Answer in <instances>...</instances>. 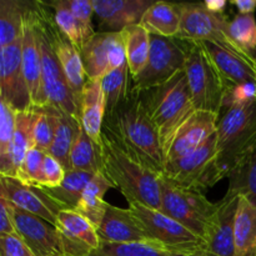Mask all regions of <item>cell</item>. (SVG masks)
<instances>
[{
    "instance_id": "cell-1",
    "label": "cell",
    "mask_w": 256,
    "mask_h": 256,
    "mask_svg": "<svg viewBox=\"0 0 256 256\" xmlns=\"http://www.w3.org/2000/svg\"><path fill=\"white\" fill-rule=\"evenodd\" d=\"M102 130L109 132L138 162L162 176L165 170L164 152L140 92L130 90L126 99L114 112L106 114Z\"/></svg>"
},
{
    "instance_id": "cell-2",
    "label": "cell",
    "mask_w": 256,
    "mask_h": 256,
    "mask_svg": "<svg viewBox=\"0 0 256 256\" xmlns=\"http://www.w3.org/2000/svg\"><path fill=\"white\" fill-rule=\"evenodd\" d=\"M102 172L129 202L162 210V176L132 158L108 132L100 142Z\"/></svg>"
},
{
    "instance_id": "cell-3",
    "label": "cell",
    "mask_w": 256,
    "mask_h": 256,
    "mask_svg": "<svg viewBox=\"0 0 256 256\" xmlns=\"http://www.w3.org/2000/svg\"><path fill=\"white\" fill-rule=\"evenodd\" d=\"M140 94L145 110L159 134L165 156V152L180 126L198 112L185 72L182 70L160 86L140 92Z\"/></svg>"
},
{
    "instance_id": "cell-4",
    "label": "cell",
    "mask_w": 256,
    "mask_h": 256,
    "mask_svg": "<svg viewBox=\"0 0 256 256\" xmlns=\"http://www.w3.org/2000/svg\"><path fill=\"white\" fill-rule=\"evenodd\" d=\"M28 12L32 16L39 42L42 65V85L48 105H52L80 120L79 102L65 78L48 30L44 4L42 2H28Z\"/></svg>"
},
{
    "instance_id": "cell-5",
    "label": "cell",
    "mask_w": 256,
    "mask_h": 256,
    "mask_svg": "<svg viewBox=\"0 0 256 256\" xmlns=\"http://www.w3.org/2000/svg\"><path fill=\"white\" fill-rule=\"evenodd\" d=\"M216 136L218 162L224 179L229 176L240 158L256 142V99L222 110L218 120Z\"/></svg>"
},
{
    "instance_id": "cell-6",
    "label": "cell",
    "mask_w": 256,
    "mask_h": 256,
    "mask_svg": "<svg viewBox=\"0 0 256 256\" xmlns=\"http://www.w3.org/2000/svg\"><path fill=\"white\" fill-rule=\"evenodd\" d=\"M128 209L152 246L168 254L198 255L202 252L204 246L202 238L162 210L140 202H129Z\"/></svg>"
},
{
    "instance_id": "cell-7",
    "label": "cell",
    "mask_w": 256,
    "mask_h": 256,
    "mask_svg": "<svg viewBox=\"0 0 256 256\" xmlns=\"http://www.w3.org/2000/svg\"><path fill=\"white\" fill-rule=\"evenodd\" d=\"M216 132L192 154L165 165L162 176L182 189L205 194L222 179L219 169Z\"/></svg>"
},
{
    "instance_id": "cell-8",
    "label": "cell",
    "mask_w": 256,
    "mask_h": 256,
    "mask_svg": "<svg viewBox=\"0 0 256 256\" xmlns=\"http://www.w3.org/2000/svg\"><path fill=\"white\" fill-rule=\"evenodd\" d=\"M162 212L204 240L218 210L205 194L182 189L162 176Z\"/></svg>"
},
{
    "instance_id": "cell-9",
    "label": "cell",
    "mask_w": 256,
    "mask_h": 256,
    "mask_svg": "<svg viewBox=\"0 0 256 256\" xmlns=\"http://www.w3.org/2000/svg\"><path fill=\"white\" fill-rule=\"evenodd\" d=\"M12 216L16 232L35 256H88L92 252L85 245L70 240L48 220L16 208H14Z\"/></svg>"
},
{
    "instance_id": "cell-10",
    "label": "cell",
    "mask_w": 256,
    "mask_h": 256,
    "mask_svg": "<svg viewBox=\"0 0 256 256\" xmlns=\"http://www.w3.org/2000/svg\"><path fill=\"white\" fill-rule=\"evenodd\" d=\"M190 42L180 38L150 35V52L146 66L132 79V89L138 92L152 89L166 82L184 70Z\"/></svg>"
},
{
    "instance_id": "cell-11",
    "label": "cell",
    "mask_w": 256,
    "mask_h": 256,
    "mask_svg": "<svg viewBox=\"0 0 256 256\" xmlns=\"http://www.w3.org/2000/svg\"><path fill=\"white\" fill-rule=\"evenodd\" d=\"M184 72L195 109L219 115L222 109L224 85L199 42H190Z\"/></svg>"
},
{
    "instance_id": "cell-12",
    "label": "cell",
    "mask_w": 256,
    "mask_h": 256,
    "mask_svg": "<svg viewBox=\"0 0 256 256\" xmlns=\"http://www.w3.org/2000/svg\"><path fill=\"white\" fill-rule=\"evenodd\" d=\"M180 10L182 30L178 38L194 42H218L239 52L229 38L230 20L226 14H214L209 12L202 2H180Z\"/></svg>"
},
{
    "instance_id": "cell-13",
    "label": "cell",
    "mask_w": 256,
    "mask_h": 256,
    "mask_svg": "<svg viewBox=\"0 0 256 256\" xmlns=\"http://www.w3.org/2000/svg\"><path fill=\"white\" fill-rule=\"evenodd\" d=\"M86 79L102 80L126 62L124 40L120 32H95L80 49Z\"/></svg>"
},
{
    "instance_id": "cell-14",
    "label": "cell",
    "mask_w": 256,
    "mask_h": 256,
    "mask_svg": "<svg viewBox=\"0 0 256 256\" xmlns=\"http://www.w3.org/2000/svg\"><path fill=\"white\" fill-rule=\"evenodd\" d=\"M0 195L16 209L54 225L59 212L65 210L42 186L26 184L14 176H0Z\"/></svg>"
},
{
    "instance_id": "cell-15",
    "label": "cell",
    "mask_w": 256,
    "mask_h": 256,
    "mask_svg": "<svg viewBox=\"0 0 256 256\" xmlns=\"http://www.w3.org/2000/svg\"><path fill=\"white\" fill-rule=\"evenodd\" d=\"M0 50V100L8 102L18 112H28L32 104L22 69V36Z\"/></svg>"
},
{
    "instance_id": "cell-16",
    "label": "cell",
    "mask_w": 256,
    "mask_h": 256,
    "mask_svg": "<svg viewBox=\"0 0 256 256\" xmlns=\"http://www.w3.org/2000/svg\"><path fill=\"white\" fill-rule=\"evenodd\" d=\"M239 195L228 190L218 202V210L204 238L200 256H235L234 224Z\"/></svg>"
},
{
    "instance_id": "cell-17",
    "label": "cell",
    "mask_w": 256,
    "mask_h": 256,
    "mask_svg": "<svg viewBox=\"0 0 256 256\" xmlns=\"http://www.w3.org/2000/svg\"><path fill=\"white\" fill-rule=\"evenodd\" d=\"M199 44L220 75L225 92L239 85L256 84V62L254 60L218 42H200Z\"/></svg>"
},
{
    "instance_id": "cell-18",
    "label": "cell",
    "mask_w": 256,
    "mask_h": 256,
    "mask_svg": "<svg viewBox=\"0 0 256 256\" xmlns=\"http://www.w3.org/2000/svg\"><path fill=\"white\" fill-rule=\"evenodd\" d=\"M219 115L198 110L180 126L165 152V165L176 162L199 149L215 132Z\"/></svg>"
},
{
    "instance_id": "cell-19",
    "label": "cell",
    "mask_w": 256,
    "mask_h": 256,
    "mask_svg": "<svg viewBox=\"0 0 256 256\" xmlns=\"http://www.w3.org/2000/svg\"><path fill=\"white\" fill-rule=\"evenodd\" d=\"M42 4H44L45 22H46V26L49 30L50 38H52V45H54L55 52L62 64V72L69 82V86L72 88V92L79 102L82 88L88 80L80 50L58 28L54 20V14H52L49 10L50 8L45 4V2H42Z\"/></svg>"
},
{
    "instance_id": "cell-20",
    "label": "cell",
    "mask_w": 256,
    "mask_h": 256,
    "mask_svg": "<svg viewBox=\"0 0 256 256\" xmlns=\"http://www.w3.org/2000/svg\"><path fill=\"white\" fill-rule=\"evenodd\" d=\"M22 69L29 88L32 106H46L48 102L42 85V65L39 42H38L32 16L28 12V2L25 9L24 30H22Z\"/></svg>"
},
{
    "instance_id": "cell-21",
    "label": "cell",
    "mask_w": 256,
    "mask_h": 256,
    "mask_svg": "<svg viewBox=\"0 0 256 256\" xmlns=\"http://www.w3.org/2000/svg\"><path fill=\"white\" fill-rule=\"evenodd\" d=\"M150 0H92L102 32H120L128 26L139 24Z\"/></svg>"
},
{
    "instance_id": "cell-22",
    "label": "cell",
    "mask_w": 256,
    "mask_h": 256,
    "mask_svg": "<svg viewBox=\"0 0 256 256\" xmlns=\"http://www.w3.org/2000/svg\"><path fill=\"white\" fill-rule=\"evenodd\" d=\"M100 242L108 244H149L129 209L108 204L104 218L96 229Z\"/></svg>"
},
{
    "instance_id": "cell-23",
    "label": "cell",
    "mask_w": 256,
    "mask_h": 256,
    "mask_svg": "<svg viewBox=\"0 0 256 256\" xmlns=\"http://www.w3.org/2000/svg\"><path fill=\"white\" fill-rule=\"evenodd\" d=\"M80 122L92 142L100 145L106 116V102L102 80H86L79 100Z\"/></svg>"
},
{
    "instance_id": "cell-24",
    "label": "cell",
    "mask_w": 256,
    "mask_h": 256,
    "mask_svg": "<svg viewBox=\"0 0 256 256\" xmlns=\"http://www.w3.org/2000/svg\"><path fill=\"white\" fill-rule=\"evenodd\" d=\"M150 35L178 38L182 30V10L179 2H154L139 22Z\"/></svg>"
},
{
    "instance_id": "cell-25",
    "label": "cell",
    "mask_w": 256,
    "mask_h": 256,
    "mask_svg": "<svg viewBox=\"0 0 256 256\" xmlns=\"http://www.w3.org/2000/svg\"><path fill=\"white\" fill-rule=\"evenodd\" d=\"M235 256H256V205L239 198L234 224Z\"/></svg>"
},
{
    "instance_id": "cell-26",
    "label": "cell",
    "mask_w": 256,
    "mask_h": 256,
    "mask_svg": "<svg viewBox=\"0 0 256 256\" xmlns=\"http://www.w3.org/2000/svg\"><path fill=\"white\" fill-rule=\"evenodd\" d=\"M112 188H115L112 182L102 172H96L85 188L82 199L75 209L82 216L86 218L96 229L99 228L109 204L105 202L104 196Z\"/></svg>"
},
{
    "instance_id": "cell-27",
    "label": "cell",
    "mask_w": 256,
    "mask_h": 256,
    "mask_svg": "<svg viewBox=\"0 0 256 256\" xmlns=\"http://www.w3.org/2000/svg\"><path fill=\"white\" fill-rule=\"evenodd\" d=\"M228 190L256 205V142L229 174Z\"/></svg>"
},
{
    "instance_id": "cell-28",
    "label": "cell",
    "mask_w": 256,
    "mask_h": 256,
    "mask_svg": "<svg viewBox=\"0 0 256 256\" xmlns=\"http://www.w3.org/2000/svg\"><path fill=\"white\" fill-rule=\"evenodd\" d=\"M56 228L72 242L95 250L100 246L96 228L76 210L65 209L58 215Z\"/></svg>"
},
{
    "instance_id": "cell-29",
    "label": "cell",
    "mask_w": 256,
    "mask_h": 256,
    "mask_svg": "<svg viewBox=\"0 0 256 256\" xmlns=\"http://www.w3.org/2000/svg\"><path fill=\"white\" fill-rule=\"evenodd\" d=\"M122 34L128 66L132 79H134L146 66L150 52V34L140 24L125 28Z\"/></svg>"
},
{
    "instance_id": "cell-30",
    "label": "cell",
    "mask_w": 256,
    "mask_h": 256,
    "mask_svg": "<svg viewBox=\"0 0 256 256\" xmlns=\"http://www.w3.org/2000/svg\"><path fill=\"white\" fill-rule=\"evenodd\" d=\"M59 110V109H58ZM82 128L79 119L59 110L58 112L56 129H55L54 140L50 146L49 154L52 155L66 172L72 170L70 168V152L76 140L78 134Z\"/></svg>"
},
{
    "instance_id": "cell-31",
    "label": "cell",
    "mask_w": 256,
    "mask_h": 256,
    "mask_svg": "<svg viewBox=\"0 0 256 256\" xmlns=\"http://www.w3.org/2000/svg\"><path fill=\"white\" fill-rule=\"evenodd\" d=\"M36 120V109L34 106L28 112H16L15 134L12 145V162L18 176L28 152L34 148V124Z\"/></svg>"
},
{
    "instance_id": "cell-32",
    "label": "cell",
    "mask_w": 256,
    "mask_h": 256,
    "mask_svg": "<svg viewBox=\"0 0 256 256\" xmlns=\"http://www.w3.org/2000/svg\"><path fill=\"white\" fill-rule=\"evenodd\" d=\"M26 2L0 0V49L22 36Z\"/></svg>"
},
{
    "instance_id": "cell-33",
    "label": "cell",
    "mask_w": 256,
    "mask_h": 256,
    "mask_svg": "<svg viewBox=\"0 0 256 256\" xmlns=\"http://www.w3.org/2000/svg\"><path fill=\"white\" fill-rule=\"evenodd\" d=\"M95 174L86 172L69 170L65 179L56 188H42L52 199L56 200L64 209L75 210L79 204L85 188Z\"/></svg>"
},
{
    "instance_id": "cell-34",
    "label": "cell",
    "mask_w": 256,
    "mask_h": 256,
    "mask_svg": "<svg viewBox=\"0 0 256 256\" xmlns=\"http://www.w3.org/2000/svg\"><path fill=\"white\" fill-rule=\"evenodd\" d=\"M70 168L76 172L96 174L102 172V154L100 145L92 142L84 128H80L76 140L70 152Z\"/></svg>"
},
{
    "instance_id": "cell-35",
    "label": "cell",
    "mask_w": 256,
    "mask_h": 256,
    "mask_svg": "<svg viewBox=\"0 0 256 256\" xmlns=\"http://www.w3.org/2000/svg\"><path fill=\"white\" fill-rule=\"evenodd\" d=\"M16 110L8 102L0 100V174L2 176H14L12 162V145L15 134Z\"/></svg>"
},
{
    "instance_id": "cell-36",
    "label": "cell",
    "mask_w": 256,
    "mask_h": 256,
    "mask_svg": "<svg viewBox=\"0 0 256 256\" xmlns=\"http://www.w3.org/2000/svg\"><path fill=\"white\" fill-rule=\"evenodd\" d=\"M102 86L106 102V114H110L126 99L132 90V75L128 62L105 75L102 79Z\"/></svg>"
},
{
    "instance_id": "cell-37",
    "label": "cell",
    "mask_w": 256,
    "mask_h": 256,
    "mask_svg": "<svg viewBox=\"0 0 256 256\" xmlns=\"http://www.w3.org/2000/svg\"><path fill=\"white\" fill-rule=\"evenodd\" d=\"M229 38L239 52L256 62V20L254 14H236L229 24Z\"/></svg>"
},
{
    "instance_id": "cell-38",
    "label": "cell",
    "mask_w": 256,
    "mask_h": 256,
    "mask_svg": "<svg viewBox=\"0 0 256 256\" xmlns=\"http://www.w3.org/2000/svg\"><path fill=\"white\" fill-rule=\"evenodd\" d=\"M45 4L54 10V20L56 22L58 28L62 30V34L78 48L82 49L88 40L92 36L86 30L84 29L82 24L75 19L74 15L69 10V8L65 4V0H55V2H49Z\"/></svg>"
},
{
    "instance_id": "cell-39",
    "label": "cell",
    "mask_w": 256,
    "mask_h": 256,
    "mask_svg": "<svg viewBox=\"0 0 256 256\" xmlns=\"http://www.w3.org/2000/svg\"><path fill=\"white\" fill-rule=\"evenodd\" d=\"M35 109H36V120L34 124V146L42 152H49L54 140L59 110L52 105L35 108Z\"/></svg>"
},
{
    "instance_id": "cell-40",
    "label": "cell",
    "mask_w": 256,
    "mask_h": 256,
    "mask_svg": "<svg viewBox=\"0 0 256 256\" xmlns=\"http://www.w3.org/2000/svg\"><path fill=\"white\" fill-rule=\"evenodd\" d=\"M88 256H170L168 252L146 244H108L100 242Z\"/></svg>"
},
{
    "instance_id": "cell-41",
    "label": "cell",
    "mask_w": 256,
    "mask_h": 256,
    "mask_svg": "<svg viewBox=\"0 0 256 256\" xmlns=\"http://www.w3.org/2000/svg\"><path fill=\"white\" fill-rule=\"evenodd\" d=\"M45 155H46V152H42V150L38 149L35 146L32 148L28 152L26 156H25L24 162H22V168H20L19 172H18V179L26 182V184L40 186L42 162H44Z\"/></svg>"
},
{
    "instance_id": "cell-42",
    "label": "cell",
    "mask_w": 256,
    "mask_h": 256,
    "mask_svg": "<svg viewBox=\"0 0 256 256\" xmlns=\"http://www.w3.org/2000/svg\"><path fill=\"white\" fill-rule=\"evenodd\" d=\"M66 170L65 168L55 159L52 155L46 152L44 158L42 169V180L40 186L42 188H56L64 182Z\"/></svg>"
},
{
    "instance_id": "cell-43",
    "label": "cell",
    "mask_w": 256,
    "mask_h": 256,
    "mask_svg": "<svg viewBox=\"0 0 256 256\" xmlns=\"http://www.w3.org/2000/svg\"><path fill=\"white\" fill-rule=\"evenodd\" d=\"M65 4L69 8L75 19L84 26V29L90 35H94L95 32L94 28H92V14H95V12L92 0H65Z\"/></svg>"
},
{
    "instance_id": "cell-44",
    "label": "cell",
    "mask_w": 256,
    "mask_h": 256,
    "mask_svg": "<svg viewBox=\"0 0 256 256\" xmlns=\"http://www.w3.org/2000/svg\"><path fill=\"white\" fill-rule=\"evenodd\" d=\"M0 256H35L18 232L0 234Z\"/></svg>"
},
{
    "instance_id": "cell-45",
    "label": "cell",
    "mask_w": 256,
    "mask_h": 256,
    "mask_svg": "<svg viewBox=\"0 0 256 256\" xmlns=\"http://www.w3.org/2000/svg\"><path fill=\"white\" fill-rule=\"evenodd\" d=\"M12 212H14V206L2 195H0V234L16 232Z\"/></svg>"
},
{
    "instance_id": "cell-46",
    "label": "cell",
    "mask_w": 256,
    "mask_h": 256,
    "mask_svg": "<svg viewBox=\"0 0 256 256\" xmlns=\"http://www.w3.org/2000/svg\"><path fill=\"white\" fill-rule=\"evenodd\" d=\"M230 4L236 8L238 14L242 15L254 14L256 9V0H232Z\"/></svg>"
},
{
    "instance_id": "cell-47",
    "label": "cell",
    "mask_w": 256,
    "mask_h": 256,
    "mask_svg": "<svg viewBox=\"0 0 256 256\" xmlns=\"http://www.w3.org/2000/svg\"><path fill=\"white\" fill-rule=\"evenodd\" d=\"M202 4H204V6L209 12H214V14L224 15L228 2H225V0H208V2H204Z\"/></svg>"
},
{
    "instance_id": "cell-48",
    "label": "cell",
    "mask_w": 256,
    "mask_h": 256,
    "mask_svg": "<svg viewBox=\"0 0 256 256\" xmlns=\"http://www.w3.org/2000/svg\"><path fill=\"white\" fill-rule=\"evenodd\" d=\"M170 256H200V255H178V254H170Z\"/></svg>"
}]
</instances>
